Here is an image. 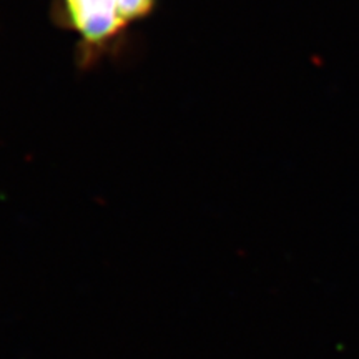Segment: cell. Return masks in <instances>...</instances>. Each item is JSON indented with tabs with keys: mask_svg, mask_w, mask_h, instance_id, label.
<instances>
[{
	"mask_svg": "<svg viewBox=\"0 0 359 359\" xmlns=\"http://www.w3.org/2000/svg\"><path fill=\"white\" fill-rule=\"evenodd\" d=\"M156 0H55V17L77 35L85 55L102 52L154 11Z\"/></svg>",
	"mask_w": 359,
	"mask_h": 359,
	"instance_id": "6da1fadb",
	"label": "cell"
}]
</instances>
